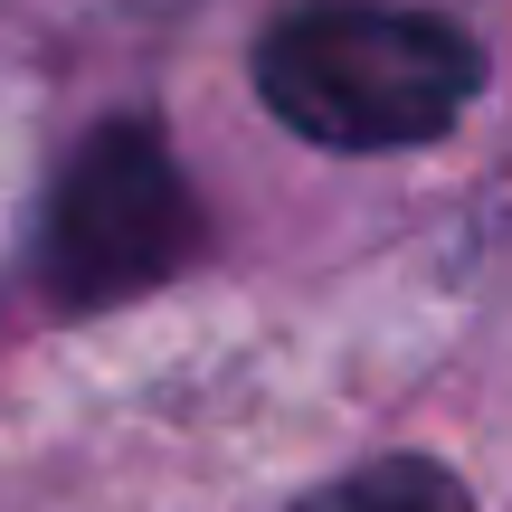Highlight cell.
<instances>
[{"instance_id":"obj_1","label":"cell","mask_w":512,"mask_h":512,"mask_svg":"<svg viewBox=\"0 0 512 512\" xmlns=\"http://www.w3.org/2000/svg\"><path fill=\"white\" fill-rule=\"evenodd\" d=\"M256 95L323 152H408L465 124L484 95V48L427 10L304 0L256 38Z\"/></svg>"},{"instance_id":"obj_2","label":"cell","mask_w":512,"mask_h":512,"mask_svg":"<svg viewBox=\"0 0 512 512\" xmlns=\"http://www.w3.org/2000/svg\"><path fill=\"white\" fill-rule=\"evenodd\" d=\"M209 247V219L190 200L181 162H171L162 124L143 114H114L86 143L67 152L48 190V219H38V285L48 304L95 313V304H133V294L190 275Z\"/></svg>"},{"instance_id":"obj_3","label":"cell","mask_w":512,"mask_h":512,"mask_svg":"<svg viewBox=\"0 0 512 512\" xmlns=\"http://www.w3.org/2000/svg\"><path fill=\"white\" fill-rule=\"evenodd\" d=\"M294 512H475V494L437 456H380V465H351V475L313 484Z\"/></svg>"}]
</instances>
